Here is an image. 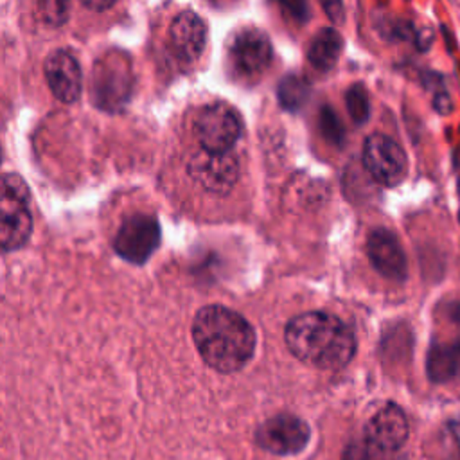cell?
<instances>
[{
    "label": "cell",
    "mask_w": 460,
    "mask_h": 460,
    "mask_svg": "<svg viewBox=\"0 0 460 460\" xmlns=\"http://www.w3.org/2000/svg\"><path fill=\"white\" fill-rule=\"evenodd\" d=\"M322 9L325 11V14L329 16L331 22L334 23H341L343 16H345V9H343V0H320Z\"/></svg>",
    "instance_id": "22"
},
{
    "label": "cell",
    "mask_w": 460,
    "mask_h": 460,
    "mask_svg": "<svg viewBox=\"0 0 460 460\" xmlns=\"http://www.w3.org/2000/svg\"><path fill=\"white\" fill-rule=\"evenodd\" d=\"M279 102L284 110H300L309 97V83L300 75H286L279 83Z\"/></svg>",
    "instance_id": "16"
},
{
    "label": "cell",
    "mask_w": 460,
    "mask_h": 460,
    "mask_svg": "<svg viewBox=\"0 0 460 460\" xmlns=\"http://www.w3.org/2000/svg\"><path fill=\"white\" fill-rule=\"evenodd\" d=\"M320 129L322 135L334 146L343 144L345 138V129L341 120L338 119V115L334 113V110L331 106H323L320 110Z\"/></svg>",
    "instance_id": "19"
},
{
    "label": "cell",
    "mask_w": 460,
    "mask_h": 460,
    "mask_svg": "<svg viewBox=\"0 0 460 460\" xmlns=\"http://www.w3.org/2000/svg\"><path fill=\"white\" fill-rule=\"evenodd\" d=\"M171 47L181 59H198L207 43V27L203 20L190 11L180 13L169 29Z\"/></svg>",
    "instance_id": "13"
},
{
    "label": "cell",
    "mask_w": 460,
    "mask_h": 460,
    "mask_svg": "<svg viewBox=\"0 0 460 460\" xmlns=\"http://www.w3.org/2000/svg\"><path fill=\"white\" fill-rule=\"evenodd\" d=\"M190 176L207 190L225 194L239 176V162L230 151L212 153L201 149L189 162Z\"/></svg>",
    "instance_id": "8"
},
{
    "label": "cell",
    "mask_w": 460,
    "mask_h": 460,
    "mask_svg": "<svg viewBox=\"0 0 460 460\" xmlns=\"http://www.w3.org/2000/svg\"><path fill=\"white\" fill-rule=\"evenodd\" d=\"M158 243L160 226L156 219L147 214H135L128 217L119 228L113 248L122 259L133 264H142L151 257Z\"/></svg>",
    "instance_id": "7"
},
{
    "label": "cell",
    "mask_w": 460,
    "mask_h": 460,
    "mask_svg": "<svg viewBox=\"0 0 460 460\" xmlns=\"http://www.w3.org/2000/svg\"><path fill=\"white\" fill-rule=\"evenodd\" d=\"M392 455L394 453L383 451L363 438L361 442H354L347 447L343 460H394Z\"/></svg>",
    "instance_id": "20"
},
{
    "label": "cell",
    "mask_w": 460,
    "mask_h": 460,
    "mask_svg": "<svg viewBox=\"0 0 460 460\" xmlns=\"http://www.w3.org/2000/svg\"><path fill=\"white\" fill-rule=\"evenodd\" d=\"M345 104L349 110V115L356 124H363L368 119V95L361 84H354L349 88Z\"/></svg>",
    "instance_id": "17"
},
{
    "label": "cell",
    "mask_w": 460,
    "mask_h": 460,
    "mask_svg": "<svg viewBox=\"0 0 460 460\" xmlns=\"http://www.w3.org/2000/svg\"><path fill=\"white\" fill-rule=\"evenodd\" d=\"M115 2L117 0H81V4L92 11H104V9L111 7Z\"/></svg>",
    "instance_id": "23"
},
{
    "label": "cell",
    "mask_w": 460,
    "mask_h": 460,
    "mask_svg": "<svg viewBox=\"0 0 460 460\" xmlns=\"http://www.w3.org/2000/svg\"><path fill=\"white\" fill-rule=\"evenodd\" d=\"M243 131L241 119L234 108L225 102L205 106L194 120V135L205 151H230Z\"/></svg>",
    "instance_id": "5"
},
{
    "label": "cell",
    "mask_w": 460,
    "mask_h": 460,
    "mask_svg": "<svg viewBox=\"0 0 460 460\" xmlns=\"http://www.w3.org/2000/svg\"><path fill=\"white\" fill-rule=\"evenodd\" d=\"M275 4L282 11V14L295 23H304L309 16L307 0H275Z\"/></svg>",
    "instance_id": "21"
},
{
    "label": "cell",
    "mask_w": 460,
    "mask_h": 460,
    "mask_svg": "<svg viewBox=\"0 0 460 460\" xmlns=\"http://www.w3.org/2000/svg\"><path fill=\"white\" fill-rule=\"evenodd\" d=\"M270 38L255 27L237 31L226 49V59L230 70L243 81L259 79L271 63Z\"/></svg>",
    "instance_id": "4"
},
{
    "label": "cell",
    "mask_w": 460,
    "mask_h": 460,
    "mask_svg": "<svg viewBox=\"0 0 460 460\" xmlns=\"http://www.w3.org/2000/svg\"><path fill=\"white\" fill-rule=\"evenodd\" d=\"M32 232L31 196L16 174L0 176V252L23 246Z\"/></svg>",
    "instance_id": "3"
},
{
    "label": "cell",
    "mask_w": 460,
    "mask_h": 460,
    "mask_svg": "<svg viewBox=\"0 0 460 460\" xmlns=\"http://www.w3.org/2000/svg\"><path fill=\"white\" fill-rule=\"evenodd\" d=\"M341 47H343V40L336 29H322L311 40L307 59L316 70L325 72L336 65L341 54Z\"/></svg>",
    "instance_id": "15"
},
{
    "label": "cell",
    "mask_w": 460,
    "mask_h": 460,
    "mask_svg": "<svg viewBox=\"0 0 460 460\" xmlns=\"http://www.w3.org/2000/svg\"><path fill=\"white\" fill-rule=\"evenodd\" d=\"M284 338L295 358L318 368H340L350 361L356 350L350 327L323 311L302 313L289 320Z\"/></svg>",
    "instance_id": "2"
},
{
    "label": "cell",
    "mask_w": 460,
    "mask_h": 460,
    "mask_svg": "<svg viewBox=\"0 0 460 460\" xmlns=\"http://www.w3.org/2000/svg\"><path fill=\"white\" fill-rule=\"evenodd\" d=\"M261 447L273 455H293L309 442L307 424L295 415H275L262 422L255 433Z\"/></svg>",
    "instance_id": "9"
},
{
    "label": "cell",
    "mask_w": 460,
    "mask_h": 460,
    "mask_svg": "<svg viewBox=\"0 0 460 460\" xmlns=\"http://www.w3.org/2000/svg\"><path fill=\"white\" fill-rule=\"evenodd\" d=\"M435 108H437L440 113H449V110H451V102H449L447 95H440V97H437Z\"/></svg>",
    "instance_id": "24"
},
{
    "label": "cell",
    "mask_w": 460,
    "mask_h": 460,
    "mask_svg": "<svg viewBox=\"0 0 460 460\" xmlns=\"http://www.w3.org/2000/svg\"><path fill=\"white\" fill-rule=\"evenodd\" d=\"M363 164L368 174L381 185H397L406 174V155L402 147L386 135L374 133L363 144Z\"/></svg>",
    "instance_id": "6"
},
{
    "label": "cell",
    "mask_w": 460,
    "mask_h": 460,
    "mask_svg": "<svg viewBox=\"0 0 460 460\" xmlns=\"http://www.w3.org/2000/svg\"><path fill=\"white\" fill-rule=\"evenodd\" d=\"M428 376L437 383H446L460 377V338L437 341L426 359Z\"/></svg>",
    "instance_id": "14"
},
{
    "label": "cell",
    "mask_w": 460,
    "mask_h": 460,
    "mask_svg": "<svg viewBox=\"0 0 460 460\" xmlns=\"http://www.w3.org/2000/svg\"><path fill=\"white\" fill-rule=\"evenodd\" d=\"M408 437V420L402 410L395 404H386L377 410L365 428V440L372 446L395 453Z\"/></svg>",
    "instance_id": "12"
},
{
    "label": "cell",
    "mask_w": 460,
    "mask_h": 460,
    "mask_svg": "<svg viewBox=\"0 0 460 460\" xmlns=\"http://www.w3.org/2000/svg\"><path fill=\"white\" fill-rule=\"evenodd\" d=\"M194 345L203 361L217 372H237L253 356L255 332L234 309L207 305L192 322Z\"/></svg>",
    "instance_id": "1"
},
{
    "label": "cell",
    "mask_w": 460,
    "mask_h": 460,
    "mask_svg": "<svg viewBox=\"0 0 460 460\" xmlns=\"http://www.w3.org/2000/svg\"><path fill=\"white\" fill-rule=\"evenodd\" d=\"M43 68L54 97L65 104H72L79 99L83 90V74L77 59L70 52L63 49L50 52Z\"/></svg>",
    "instance_id": "10"
},
{
    "label": "cell",
    "mask_w": 460,
    "mask_h": 460,
    "mask_svg": "<svg viewBox=\"0 0 460 460\" xmlns=\"http://www.w3.org/2000/svg\"><path fill=\"white\" fill-rule=\"evenodd\" d=\"M38 11L45 23L59 27L68 18L70 0H38Z\"/></svg>",
    "instance_id": "18"
},
{
    "label": "cell",
    "mask_w": 460,
    "mask_h": 460,
    "mask_svg": "<svg viewBox=\"0 0 460 460\" xmlns=\"http://www.w3.org/2000/svg\"><path fill=\"white\" fill-rule=\"evenodd\" d=\"M367 253L372 266L390 280H404L408 273L406 255L399 239L385 228H377L368 235Z\"/></svg>",
    "instance_id": "11"
}]
</instances>
